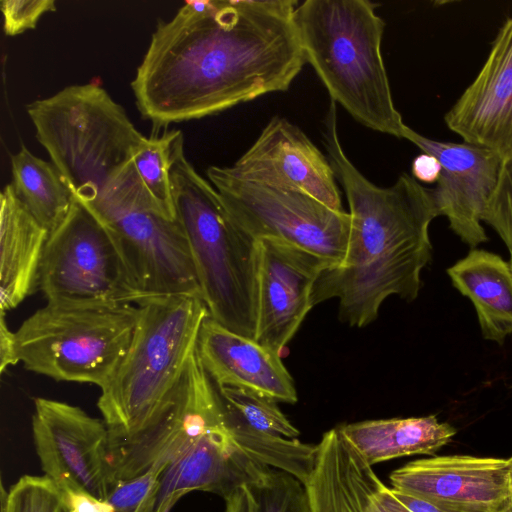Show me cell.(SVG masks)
<instances>
[{
  "mask_svg": "<svg viewBox=\"0 0 512 512\" xmlns=\"http://www.w3.org/2000/svg\"><path fill=\"white\" fill-rule=\"evenodd\" d=\"M323 142L349 203L350 232L345 257L315 282L313 306L338 299L339 318L353 327L373 322L386 298L413 301L421 271L431 259L429 226L438 217L432 188L402 173L390 187L370 182L345 154L331 101Z\"/></svg>",
  "mask_w": 512,
  "mask_h": 512,
  "instance_id": "2",
  "label": "cell"
},
{
  "mask_svg": "<svg viewBox=\"0 0 512 512\" xmlns=\"http://www.w3.org/2000/svg\"><path fill=\"white\" fill-rule=\"evenodd\" d=\"M226 169L242 180L301 192L344 211L329 159L285 118L273 117L250 148Z\"/></svg>",
  "mask_w": 512,
  "mask_h": 512,
  "instance_id": "13",
  "label": "cell"
},
{
  "mask_svg": "<svg viewBox=\"0 0 512 512\" xmlns=\"http://www.w3.org/2000/svg\"><path fill=\"white\" fill-rule=\"evenodd\" d=\"M1 512H70L59 486L48 476L24 475L8 491L2 487Z\"/></svg>",
  "mask_w": 512,
  "mask_h": 512,
  "instance_id": "26",
  "label": "cell"
},
{
  "mask_svg": "<svg viewBox=\"0 0 512 512\" xmlns=\"http://www.w3.org/2000/svg\"><path fill=\"white\" fill-rule=\"evenodd\" d=\"M269 468L236 445L223 420L196 438L165 468L155 512H170L183 496L195 490L226 499L261 480Z\"/></svg>",
  "mask_w": 512,
  "mask_h": 512,
  "instance_id": "17",
  "label": "cell"
},
{
  "mask_svg": "<svg viewBox=\"0 0 512 512\" xmlns=\"http://www.w3.org/2000/svg\"><path fill=\"white\" fill-rule=\"evenodd\" d=\"M11 172V185L20 201L52 232L65 219L74 199L56 167L22 146L11 156Z\"/></svg>",
  "mask_w": 512,
  "mask_h": 512,
  "instance_id": "22",
  "label": "cell"
},
{
  "mask_svg": "<svg viewBox=\"0 0 512 512\" xmlns=\"http://www.w3.org/2000/svg\"><path fill=\"white\" fill-rule=\"evenodd\" d=\"M510 262H511V265H512V261H510Z\"/></svg>",
  "mask_w": 512,
  "mask_h": 512,
  "instance_id": "36",
  "label": "cell"
},
{
  "mask_svg": "<svg viewBox=\"0 0 512 512\" xmlns=\"http://www.w3.org/2000/svg\"><path fill=\"white\" fill-rule=\"evenodd\" d=\"M209 182L236 224L256 241L275 239L302 248L330 264L342 263L350 215L297 191L273 188L235 177L226 167L210 166Z\"/></svg>",
  "mask_w": 512,
  "mask_h": 512,
  "instance_id": "9",
  "label": "cell"
},
{
  "mask_svg": "<svg viewBox=\"0 0 512 512\" xmlns=\"http://www.w3.org/2000/svg\"><path fill=\"white\" fill-rule=\"evenodd\" d=\"M15 336L5 322V313L1 312L0 320V371L3 373L9 366L16 365Z\"/></svg>",
  "mask_w": 512,
  "mask_h": 512,
  "instance_id": "32",
  "label": "cell"
},
{
  "mask_svg": "<svg viewBox=\"0 0 512 512\" xmlns=\"http://www.w3.org/2000/svg\"><path fill=\"white\" fill-rule=\"evenodd\" d=\"M197 350L216 387L244 388L277 402H297L293 379L280 355L256 340L232 332L208 316L200 329Z\"/></svg>",
  "mask_w": 512,
  "mask_h": 512,
  "instance_id": "18",
  "label": "cell"
},
{
  "mask_svg": "<svg viewBox=\"0 0 512 512\" xmlns=\"http://www.w3.org/2000/svg\"><path fill=\"white\" fill-rule=\"evenodd\" d=\"M447 273L453 286L473 303L483 337L502 344L512 334L511 262L474 248Z\"/></svg>",
  "mask_w": 512,
  "mask_h": 512,
  "instance_id": "20",
  "label": "cell"
},
{
  "mask_svg": "<svg viewBox=\"0 0 512 512\" xmlns=\"http://www.w3.org/2000/svg\"><path fill=\"white\" fill-rule=\"evenodd\" d=\"M49 231L7 184L0 195V310L15 309L37 288Z\"/></svg>",
  "mask_w": 512,
  "mask_h": 512,
  "instance_id": "19",
  "label": "cell"
},
{
  "mask_svg": "<svg viewBox=\"0 0 512 512\" xmlns=\"http://www.w3.org/2000/svg\"><path fill=\"white\" fill-rule=\"evenodd\" d=\"M170 179L209 317L255 340L258 241L236 224L215 187L187 160L180 131L171 148Z\"/></svg>",
  "mask_w": 512,
  "mask_h": 512,
  "instance_id": "5",
  "label": "cell"
},
{
  "mask_svg": "<svg viewBox=\"0 0 512 512\" xmlns=\"http://www.w3.org/2000/svg\"><path fill=\"white\" fill-rule=\"evenodd\" d=\"M178 130L147 137L134 158L139 179L152 199L166 212L176 215L170 179L171 148Z\"/></svg>",
  "mask_w": 512,
  "mask_h": 512,
  "instance_id": "24",
  "label": "cell"
},
{
  "mask_svg": "<svg viewBox=\"0 0 512 512\" xmlns=\"http://www.w3.org/2000/svg\"><path fill=\"white\" fill-rule=\"evenodd\" d=\"M311 512H412L341 431L325 432L304 484Z\"/></svg>",
  "mask_w": 512,
  "mask_h": 512,
  "instance_id": "16",
  "label": "cell"
},
{
  "mask_svg": "<svg viewBox=\"0 0 512 512\" xmlns=\"http://www.w3.org/2000/svg\"><path fill=\"white\" fill-rule=\"evenodd\" d=\"M509 460V471H508V490L502 503L496 510V512H512V456Z\"/></svg>",
  "mask_w": 512,
  "mask_h": 512,
  "instance_id": "35",
  "label": "cell"
},
{
  "mask_svg": "<svg viewBox=\"0 0 512 512\" xmlns=\"http://www.w3.org/2000/svg\"><path fill=\"white\" fill-rule=\"evenodd\" d=\"M226 512H253V501L247 487L240 488L226 499Z\"/></svg>",
  "mask_w": 512,
  "mask_h": 512,
  "instance_id": "33",
  "label": "cell"
},
{
  "mask_svg": "<svg viewBox=\"0 0 512 512\" xmlns=\"http://www.w3.org/2000/svg\"><path fill=\"white\" fill-rule=\"evenodd\" d=\"M367 0H306L295 22L306 62L330 98L356 121L403 138L407 125L396 109L384 65V20Z\"/></svg>",
  "mask_w": 512,
  "mask_h": 512,
  "instance_id": "4",
  "label": "cell"
},
{
  "mask_svg": "<svg viewBox=\"0 0 512 512\" xmlns=\"http://www.w3.org/2000/svg\"><path fill=\"white\" fill-rule=\"evenodd\" d=\"M165 468L155 466L114 484L106 499L114 512H155Z\"/></svg>",
  "mask_w": 512,
  "mask_h": 512,
  "instance_id": "27",
  "label": "cell"
},
{
  "mask_svg": "<svg viewBox=\"0 0 512 512\" xmlns=\"http://www.w3.org/2000/svg\"><path fill=\"white\" fill-rule=\"evenodd\" d=\"M295 0L185 1L159 20L131 82L156 133L286 91L306 63Z\"/></svg>",
  "mask_w": 512,
  "mask_h": 512,
  "instance_id": "1",
  "label": "cell"
},
{
  "mask_svg": "<svg viewBox=\"0 0 512 512\" xmlns=\"http://www.w3.org/2000/svg\"><path fill=\"white\" fill-rule=\"evenodd\" d=\"M61 489V488H60ZM70 512H114L107 500L98 499L79 488L61 489Z\"/></svg>",
  "mask_w": 512,
  "mask_h": 512,
  "instance_id": "30",
  "label": "cell"
},
{
  "mask_svg": "<svg viewBox=\"0 0 512 512\" xmlns=\"http://www.w3.org/2000/svg\"><path fill=\"white\" fill-rule=\"evenodd\" d=\"M483 222L492 227L507 246L512 261V158L503 162L496 189Z\"/></svg>",
  "mask_w": 512,
  "mask_h": 512,
  "instance_id": "28",
  "label": "cell"
},
{
  "mask_svg": "<svg viewBox=\"0 0 512 512\" xmlns=\"http://www.w3.org/2000/svg\"><path fill=\"white\" fill-rule=\"evenodd\" d=\"M463 142L512 158V16L499 28L477 76L446 112Z\"/></svg>",
  "mask_w": 512,
  "mask_h": 512,
  "instance_id": "15",
  "label": "cell"
},
{
  "mask_svg": "<svg viewBox=\"0 0 512 512\" xmlns=\"http://www.w3.org/2000/svg\"><path fill=\"white\" fill-rule=\"evenodd\" d=\"M217 388L223 411L252 428L295 439L299 430L287 419L274 399L244 388Z\"/></svg>",
  "mask_w": 512,
  "mask_h": 512,
  "instance_id": "23",
  "label": "cell"
},
{
  "mask_svg": "<svg viewBox=\"0 0 512 512\" xmlns=\"http://www.w3.org/2000/svg\"><path fill=\"white\" fill-rule=\"evenodd\" d=\"M403 138L441 164L439 179L432 188L438 216L446 217L450 229L472 249L486 242L483 217L496 189L503 158L482 146L429 139L409 126Z\"/></svg>",
  "mask_w": 512,
  "mask_h": 512,
  "instance_id": "11",
  "label": "cell"
},
{
  "mask_svg": "<svg viewBox=\"0 0 512 512\" xmlns=\"http://www.w3.org/2000/svg\"><path fill=\"white\" fill-rule=\"evenodd\" d=\"M247 488L253 512H311L305 485L287 472L270 467L261 480Z\"/></svg>",
  "mask_w": 512,
  "mask_h": 512,
  "instance_id": "25",
  "label": "cell"
},
{
  "mask_svg": "<svg viewBox=\"0 0 512 512\" xmlns=\"http://www.w3.org/2000/svg\"><path fill=\"white\" fill-rule=\"evenodd\" d=\"M411 172L418 182L436 184L441 173V164L435 156L423 152L414 158Z\"/></svg>",
  "mask_w": 512,
  "mask_h": 512,
  "instance_id": "31",
  "label": "cell"
},
{
  "mask_svg": "<svg viewBox=\"0 0 512 512\" xmlns=\"http://www.w3.org/2000/svg\"><path fill=\"white\" fill-rule=\"evenodd\" d=\"M395 496L412 512H444L433 504L393 489Z\"/></svg>",
  "mask_w": 512,
  "mask_h": 512,
  "instance_id": "34",
  "label": "cell"
},
{
  "mask_svg": "<svg viewBox=\"0 0 512 512\" xmlns=\"http://www.w3.org/2000/svg\"><path fill=\"white\" fill-rule=\"evenodd\" d=\"M134 304L47 302L14 331L16 362L56 381L103 389L131 343Z\"/></svg>",
  "mask_w": 512,
  "mask_h": 512,
  "instance_id": "7",
  "label": "cell"
},
{
  "mask_svg": "<svg viewBox=\"0 0 512 512\" xmlns=\"http://www.w3.org/2000/svg\"><path fill=\"white\" fill-rule=\"evenodd\" d=\"M26 110L73 197L86 205L119 185L147 140L122 105L95 82L64 87Z\"/></svg>",
  "mask_w": 512,
  "mask_h": 512,
  "instance_id": "6",
  "label": "cell"
},
{
  "mask_svg": "<svg viewBox=\"0 0 512 512\" xmlns=\"http://www.w3.org/2000/svg\"><path fill=\"white\" fill-rule=\"evenodd\" d=\"M324 259L289 243L258 241L255 340L281 355L313 307L311 296Z\"/></svg>",
  "mask_w": 512,
  "mask_h": 512,
  "instance_id": "12",
  "label": "cell"
},
{
  "mask_svg": "<svg viewBox=\"0 0 512 512\" xmlns=\"http://www.w3.org/2000/svg\"><path fill=\"white\" fill-rule=\"evenodd\" d=\"M37 288L47 302L137 305L143 300L108 228L76 198L49 234Z\"/></svg>",
  "mask_w": 512,
  "mask_h": 512,
  "instance_id": "8",
  "label": "cell"
},
{
  "mask_svg": "<svg viewBox=\"0 0 512 512\" xmlns=\"http://www.w3.org/2000/svg\"><path fill=\"white\" fill-rule=\"evenodd\" d=\"M0 6L4 32L8 36L35 28L42 15L57 9L53 0H3Z\"/></svg>",
  "mask_w": 512,
  "mask_h": 512,
  "instance_id": "29",
  "label": "cell"
},
{
  "mask_svg": "<svg viewBox=\"0 0 512 512\" xmlns=\"http://www.w3.org/2000/svg\"><path fill=\"white\" fill-rule=\"evenodd\" d=\"M509 460L446 455L411 461L394 470L393 489L444 512H496L508 490Z\"/></svg>",
  "mask_w": 512,
  "mask_h": 512,
  "instance_id": "14",
  "label": "cell"
},
{
  "mask_svg": "<svg viewBox=\"0 0 512 512\" xmlns=\"http://www.w3.org/2000/svg\"><path fill=\"white\" fill-rule=\"evenodd\" d=\"M32 433L45 475L61 489L106 500L112 487L110 435L103 419L59 400L34 399Z\"/></svg>",
  "mask_w": 512,
  "mask_h": 512,
  "instance_id": "10",
  "label": "cell"
},
{
  "mask_svg": "<svg viewBox=\"0 0 512 512\" xmlns=\"http://www.w3.org/2000/svg\"><path fill=\"white\" fill-rule=\"evenodd\" d=\"M129 348L97 406L110 435V453L140 441L157 424L197 348L209 316L194 296L140 301Z\"/></svg>",
  "mask_w": 512,
  "mask_h": 512,
  "instance_id": "3",
  "label": "cell"
},
{
  "mask_svg": "<svg viewBox=\"0 0 512 512\" xmlns=\"http://www.w3.org/2000/svg\"><path fill=\"white\" fill-rule=\"evenodd\" d=\"M345 438L371 466L415 454H432L456 434L435 415L368 420L339 426Z\"/></svg>",
  "mask_w": 512,
  "mask_h": 512,
  "instance_id": "21",
  "label": "cell"
}]
</instances>
